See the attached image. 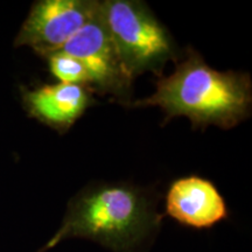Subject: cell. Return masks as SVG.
<instances>
[{"label":"cell","instance_id":"cell-1","mask_svg":"<svg viewBox=\"0 0 252 252\" xmlns=\"http://www.w3.org/2000/svg\"><path fill=\"white\" fill-rule=\"evenodd\" d=\"M162 217L144 189L123 182L93 184L69 201L62 226L43 250L65 238H86L112 252H140L156 237Z\"/></svg>","mask_w":252,"mask_h":252},{"label":"cell","instance_id":"cell-2","mask_svg":"<svg viewBox=\"0 0 252 252\" xmlns=\"http://www.w3.org/2000/svg\"><path fill=\"white\" fill-rule=\"evenodd\" d=\"M251 103L250 75L216 70L197 52L188 49L173 74L157 82L152 96L124 105L159 106L168 119L187 117L194 127L231 128L250 116Z\"/></svg>","mask_w":252,"mask_h":252},{"label":"cell","instance_id":"cell-3","mask_svg":"<svg viewBox=\"0 0 252 252\" xmlns=\"http://www.w3.org/2000/svg\"><path fill=\"white\" fill-rule=\"evenodd\" d=\"M102 18L132 78L146 71L160 76L168 61H176L174 40L146 4L138 0L98 1Z\"/></svg>","mask_w":252,"mask_h":252},{"label":"cell","instance_id":"cell-4","mask_svg":"<svg viewBox=\"0 0 252 252\" xmlns=\"http://www.w3.org/2000/svg\"><path fill=\"white\" fill-rule=\"evenodd\" d=\"M60 50L83 63L91 80V91L110 94L119 99H130L133 78L123 65L104 24L98 2L93 18Z\"/></svg>","mask_w":252,"mask_h":252},{"label":"cell","instance_id":"cell-5","mask_svg":"<svg viewBox=\"0 0 252 252\" xmlns=\"http://www.w3.org/2000/svg\"><path fill=\"white\" fill-rule=\"evenodd\" d=\"M91 0H41L32 6L14 45L28 46L41 56L62 48L97 9Z\"/></svg>","mask_w":252,"mask_h":252},{"label":"cell","instance_id":"cell-6","mask_svg":"<svg viewBox=\"0 0 252 252\" xmlns=\"http://www.w3.org/2000/svg\"><path fill=\"white\" fill-rule=\"evenodd\" d=\"M166 214L180 225L207 230L228 219L230 210L215 185L197 175L172 182L166 194Z\"/></svg>","mask_w":252,"mask_h":252},{"label":"cell","instance_id":"cell-7","mask_svg":"<svg viewBox=\"0 0 252 252\" xmlns=\"http://www.w3.org/2000/svg\"><path fill=\"white\" fill-rule=\"evenodd\" d=\"M24 105L36 118L60 133H64L94 103L91 90L77 84H45L23 90Z\"/></svg>","mask_w":252,"mask_h":252},{"label":"cell","instance_id":"cell-8","mask_svg":"<svg viewBox=\"0 0 252 252\" xmlns=\"http://www.w3.org/2000/svg\"><path fill=\"white\" fill-rule=\"evenodd\" d=\"M47 60H48L50 72L61 83L77 84L91 90L90 76L80 60L62 50H58L47 56Z\"/></svg>","mask_w":252,"mask_h":252}]
</instances>
